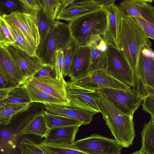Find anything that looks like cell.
<instances>
[{
	"instance_id": "obj_1",
	"label": "cell",
	"mask_w": 154,
	"mask_h": 154,
	"mask_svg": "<svg viewBox=\"0 0 154 154\" xmlns=\"http://www.w3.org/2000/svg\"><path fill=\"white\" fill-rule=\"evenodd\" d=\"M97 91L100 112L111 134L122 148L128 147L132 145L135 136L133 116L121 112L106 96L98 90Z\"/></svg>"
},
{
	"instance_id": "obj_2",
	"label": "cell",
	"mask_w": 154,
	"mask_h": 154,
	"mask_svg": "<svg viewBox=\"0 0 154 154\" xmlns=\"http://www.w3.org/2000/svg\"><path fill=\"white\" fill-rule=\"evenodd\" d=\"M118 48L128 62L133 75L140 54L145 47L152 44L132 18L122 16L118 39Z\"/></svg>"
},
{
	"instance_id": "obj_3",
	"label": "cell",
	"mask_w": 154,
	"mask_h": 154,
	"mask_svg": "<svg viewBox=\"0 0 154 154\" xmlns=\"http://www.w3.org/2000/svg\"><path fill=\"white\" fill-rule=\"evenodd\" d=\"M107 23V12L103 8L76 18L68 24L72 38L79 47H86L104 35Z\"/></svg>"
},
{
	"instance_id": "obj_4",
	"label": "cell",
	"mask_w": 154,
	"mask_h": 154,
	"mask_svg": "<svg viewBox=\"0 0 154 154\" xmlns=\"http://www.w3.org/2000/svg\"><path fill=\"white\" fill-rule=\"evenodd\" d=\"M66 89L69 108L85 110L94 115L100 112L97 90L76 85L71 81L66 82Z\"/></svg>"
},
{
	"instance_id": "obj_5",
	"label": "cell",
	"mask_w": 154,
	"mask_h": 154,
	"mask_svg": "<svg viewBox=\"0 0 154 154\" xmlns=\"http://www.w3.org/2000/svg\"><path fill=\"white\" fill-rule=\"evenodd\" d=\"M133 77L132 89L141 98L154 95V58L141 52Z\"/></svg>"
},
{
	"instance_id": "obj_6",
	"label": "cell",
	"mask_w": 154,
	"mask_h": 154,
	"mask_svg": "<svg viewBox=\"0 0 154 154\" xmlns=\"http://www.w3.org/2000/svg\"><path fill=\"white\" fill-rule=\"evenodd\" d=\"M72 38L69 24L56 20L46 40L42 58L45 64L54 65L56 51L63 50Z\"/></svg>"
},
{
	"instance_id": "obj_7",
	"label": "cell",
	"mask_w": 154,
	"mask_h": 154,
	"mask_svg": "<svg viewBox=\"0 0 154 154\" xmlns=\"http://www.w3.org/2000/svg\"><path fill=\"white\" fill-rule=\"evenodd\" d=\"M105 71L129 87H133V75L128 62L116 46L108 43Z\"/></svg>"
},
{
	"instance_id": "obj_8",
	"label": "cell",
	"mask_w": 154,
	"mask_h": 154,
	"mask_svg": "<svg viewBox=\"0 0 154 154\" xmlns=\"http://www.w3.org/2000/svg\"><path fill=\"white\" fill-rule=\"evenodd\" d=\"M2 47L6 49L22 74L25 83L46 65L38 55L31 56L14 45Z\"/></svg>"
},
{
	"instance_id": "obj_9",
	"label": "cell",
	"mask_w": 154,
	"mask_h": 154,
	"mask_svg": "<svg viewBox=\"0 0 154 154\" xmlns=\"http://www.w3.org/2000/svg\"><path fill=\"white\" fill-rule=\"evenodd\" d=\"M73 144L88 154H121L122 147L115 140L96 134L77 140Z\"/></svg>"
},
{
	"instance_id": "obj_10",
	"label": "cell",
	"mask_w": 154,
	"mask_h": 154,
	"mask_svg": "<svg viewBox=\"0 0 154 154\" xmlns=\"http://www.w3.org/2000/svg\"><path fill=\"white\" fill-rule=\"evenodd\" d=\"M98 90L120 111L128 116H133L143 101V99L132 89L129 91L109 88Z\"/></svg>"
},
{
	"instance_id": "obj_11",
	"label": "cell",
	"mask_w": 154,
	"mask_h": 154,
	"mask_svg": "<svg viewBox=\"0 0 154 154\" xmlns=\"http://www.w3.org/2000/svg\"><path fill=\"white\" fill-rule=\"evenodd\" d=\"M2 17L8 24L19 29L31 44L37 48L40 42V35L37 22L31 15L14 12Z\"/></svg>"
},
{
	"instance_id": "obj_12",
	"label": "cell",
	"mask_w": 154,
	"mask_h": 154,
	"mask_svg": "<svg viewBox=\"0 0 154 154\" xmlns=\"http://www.w3.org/2000/svg\"><path fill=\"white\" fill-rule=\"evenodd\" d=\"M72 82L76 85L97 90L109 88L128 91L131 89V87L103 70L95 71L90 74Z\"/></svg>"
},
{
	"instance_id": "obj_13",
	"label": "cell",
	"mask_w": 154,
	"mask_h": 154,
	"mask_svg": "<svg viewBox=\"0 0 154 154\" xmlns=\"http://www.w3.org/2000/svg\"><path fill=\"white\" fill-rule=\"evenodd\" d=\"M25 83L36 88L64 102L69 106V102L67 97L66 89V82L64 79H57L50 75L33 77Z\"/></svg>"
},
{
	"instance_id": "obj_14",
	"label": "cell",
	"mask_w": 154,
	"mask_h": 154,
	"mask_svg": "<svg viewBox=\"0 0 154 154\" xmlns=\"http://www.w3.org/2000/svg\"><path fill=\"white\" fill-rule=\"evenodd\" d=\"M153 0H125L121 2L118 7L122 16L142 19L154 25Z\"/></svg>"
},
{
	"instance_id": "obj_15",
	"label": "cell",
	"mask_w": 154,
	"mask_h": 154,
	"mask_svg": "<svg viewBox=\"0 0 154 154\" xmlns=\"http://www.w3.org/2000/svg\"><path fill=\"white\" fill-rule=\"evenodd\" d=\"M103 8V6L96 0H72L70 4L60 11L56 20L69 22Z\"/></svg>"
},
{
	"instance_id": "obj_16",
	"label": "cell",
	"mask_w": 154,
	"mask_h": 154,
	"mask_svg": "<svg viewBox=\"0 0 154 154\" xmlns=\"http://www.w3.org/2000/svg\"><path fill=\"white\" fill-rule=\"evenodd\" d=\"M91 49L90 67L88 75L98 70L105 71L108 43L103 36L98 37L88 46Z\"/></svg>"
},
{
	"instance_id": "obj_17",
	"label": "cell",
	"mask_w": 154,
	"mask_h": 154,
	"mask_svg": "<svg viewBox=\"0 0 154 154\" xmlns=\"http://www.w3.org/2000/svg\"><path fill=\"white\" fill-rule=\"evenodd\" d=\"M91 49L88 46L79 47L73 60L68 76L73 81L86 76L90 63Z\"/></svg>"
},
{
	"instance_id": "obj_18",
	"label": "cell",
	"mask_w": 154,
	"mask_h": 154,
	"mask_svg": "<svg viewBox=\"0 0 154 154\" xmlns=\"http://www.w3.org/2000/svg\"><path fill=\"white\" fill-rule=\"evenodd\" d=\"M107 11L108 23L106 30L103 36L108 43L118 47V39L122 16L118 5L115 3L103 7Z\"/></svg>"
},
{
	"instance_id": "obj_19",
	"label": "cell",
	"mask_w": 154,
	"mask_h": 154,
	"mask_svg": "<svg viewBox=\"0 0 154 154\" xmlns=\"http://www.w3.org/2000/svg\"><path fill=\"white\" fill-rule=\"evenodd\" d=\"M0 73L15 85L25 83L22 74L6 49L0 46Z\"/></svg>"
},
{
	"instance_id": "obj_20",
	"label": "cell",
	"mask_w": 154,
	"mask_h": 154,
	"mask_svg": "<svg viewBox=\"0 0 154 154\" xmlns=\"http://www.w3.org/2000/svg\"><path fill=\"white\" fill-rule=\"evenodd\" d=\"M44 105L45 110L49 112L77 120L82 122L83 125L90 123L94 115L91 112L78 109L54 104Z\"/></svg>"
},
{
	"instance_id": "obj_21",
	"label": "cell",
	"mask_w": 154,
	"mask_h": 154,
	"mask_svg": "<svg viewBox=\"0 0 154 154\" xmlns=\"http://www.w3.org/2000/svg\"><path fill=\"white\" fill-rule=\"evenodd\" d=\"M82 125L80 124L51 128L47 137L43 141L73 144L79 129Z\"/></svg>"
},
{
	"instance_id": "obj_22",
	"label": "cell",
	"mask_w": 154,
	"mask_h": 154,
	"mask_svg": "<svg viewBox=\"0 0 154 154\" xmlns=\"http://www.w3.org/2000/svg\"><path fill=\"white\" fill-rule=\"evenodd\" d=\"M55 20H51L43 11L41 10L39 11L37 18V23L40 35V42L36 49V53L42 60L49 31Z\"/></svg>"
},
{
	"instance_id": "obj_23",
	"label": "cell",
	"mask_w": 154,
	"mask_h": 154,
	"mask_svg": "<svg viewBox=\"0 0 154 154\" xmlns=\"http://www.w3.org/2000/svg\"><path fill=\"white\" fill-rule=\"evenodd\" d=\"M39 145L45 154H88L77 149L73 144L43 141Z\"/></svg>"
},
{
	"instance_id": "obj_24",
	"label": "cell",
	"mask_w": 154,
	"mask_h": 154,
	"mask_svg": "<svg viewBox=\"0 0 154 154\" xmlns=\"http://www.w3.org/2000/svg\"><path fill=\"white\" fill-rule=\"evenodd\" d=\"M29 96L31 102L59 105L68 107V105L36 88L25 83L23 85Z\"/></svg>"
},
{
	"instance_id": "obj_25",
	"label": "cell",
	"mask_w": 154,
	"mask_h": 154,
	"mask_svg": "<svg viewBox=\"0 0 154 154\" xmlns=\"http://www.w3.org/2000/svg\"><path fill=\"white\" fill-rule=\"evenodd\" d=\"M50 128L47 123L44 112L35 116L24 129L23 135L33 134L46 138Z\"/></svg>"
},
{
	"instance_id": "obj_26",
	"label": "cell",
	"mask_w": 154,
	"mask_h": 154,
	"mask_svg": "<svg viewBox=\"0 0 154 154\" xmlns=\"http://www.w3.org/2000/svg\"><path fill=\"white\" fill-rule=\"evenodd\" d=\"M142 151L147 154H154V118L151 116L148 123H145L141 133Z\"/></svg>"
},
{
	"instance_id": "obj_27",
	"label": "cell",
	"mask_w": 154,
	"mask_h": 154,
	"mask_svg": "<svg viewBox=\"0 0 154 154\" xmlns=\"http://www.w3.org/2000/svg\"><path fill=\"white\" fill-rule=\"evenodd\" d=\"M7 23L15 41L13 45L18 47L31 56L37 55V48L31 44L21 31L18 28Z\"/></svg>"
},
{
	"instance_id": "obj_28",
	"label": "cell",
	"mask_w": 154,
	"mask_h": 154,
	"mask_svg": "<svg viewBox=\"0 0 154 154\" xmlns=\"http://www.w3.org/2000/svg\"><path fill=\"white\" fill-rule=\"evenodd\" d=\"M30 103L8 104L0 107V125L8 124L14 116L27 108Z\"/></svg>"
},
{
	"instance_id": "obj_29",
	"label": "cell",
	"mask_w": 154,
	"mask_h": 154,
	"mask_svg": "<svg viewBox=\"0 0 154 154\" xmlns=\"http://www.w3.org/2000/svg\"><path fill=\"white\" fill-rule=\"evenodd\" d=\"M44 113L48 126L50 129L80 124L83 125L82 122L77 120L53 114L46 110H45Z\"/></svg>"
},
{
	"instance_id": "obj_30",
	"label": "cell",
	"mask_w": 154,
	"mask_h": 154,
	"mask_svg": "<svg viewBox=\"0 0 154 154\" xmlns=\"http://www.w3.org/2000/svg\"><path fill=\"white\" fill-rule=\"evenodd\" d=\"M31 103L28 94L22 85L12 90L6 99L0 102V107L8 104Z\"/></svg>"
},
{
	"instance_id": "obj_31",
	"label": "cell",
	"mask_w": 154,
	"mask_h": 154,
	"mask_svg": "<svg viewBox=\"0 0 154 154\" xmlns=\"http://www.w3.org/2000/svg\"><path fill=\"white\" fill-rule=\"evenodd\" d=\"M79 46L72 38L63 49L64 67L63 76H68L72 63Z\"/></svg>"
},
{
	"instance_id": "obj_32",
	"label": "cell",
	"mask_w": 154,
	"mask_h": 154,
	"mask_svg": "<svg viewBox=\"0 0 154 154\" xmlns=\"http://www.w3.org/2000/svg\"><path fill=\"white\" fill-rule=\"evenodd\" d=\"M41 10L52 20H55L62 7L61 0H39Z\"/></svg>"
},
{
	"instance_id": "obj_33",
	"label": "cell",
	"mask_w": 154,
	"mask_h": 154,
	"mask_svg": "<svg viewBox=\"0 0 154 154\" xmlns=\"http://www.w3.org/2000/svg\"><path fill=\"white\" fill-rule=\"evenodd\" d=\"M14 12L26 13L20 0H0V16Z\"/></svg>"
},
{
	"instance_id": "obj_34",
	"label": "cell",
	"mask_w": 154,
	"mask_h": 154,
	"mask_svg": "<svg viewBox=\"0 0 154 154\" xmlns=\"http://www.w3.org/2000/svg\"><path fill=\"white\" fill-rule=\"evenodd\" d=\"M15 41L7 23L0 16V46L14 45Z\"/></svg>"
},
{
	"instance_id": "obj_35",
	"label": "cell",
	"mask_w": 154,
	"mask_h": 154,
	"mask_svg": "<svg viewBox=\"0 0 154 154\" xmlns=\"http://www.w3.org/2000/svg\"><path fill=\"white\" fill-rule=\"evenodd\" d=\"M20 154H45L39 144L29 138L23 139L18 145Z\"/></svg>"
},
{
	"instance_id": "obj_36",
	"label": "cell",
	"mask_w": 154,
	"mask_h": 154,
	"mask_svg": "<svg viewBox=\"0 0 154 154\" xmlns=\"http://www.w3.org/2000/svg\"><path fill=\"white\" fill-rule=\"evenodd\" d=\"M54 66L55 78L59 80L64 79V55L63 51L62 49H59L56 52Z\"/></svg>"
},
{
	"instance_id": "obj_37",
	"label": "cell",
	"mask_w": 154,
	"mask_h": 154,
	"mask_svg": "<svg viewBox=\"0 0 154 154\" xmlns=\"http://www.w3.org/2000/svg\"><path fill=\"white\" fill-rule=\"evenodd\" d=\"M24 8L26 13L31 15L37 22L38 14L41 10L39 0H20Z\"/></svg>"
},
{
	"instance_id": "obj_38",
	"label": "cell",
	"mask_w": 154,
	"mask_h": 154,
	"mask_svg": "<svg viewBox=\"0 0 154 154\" xmlns=\"http://www.w3.org/2000/svg\"><path fill=\"white\" fill-rule=\"evenodd\" d=\"M132 18L148 38L154 40V25L139 18Z\"/></svg>"
},
{
	"instance_id": "obj_39",
	"label": "cell",
	"mask_w": 154,
	"mask_h": 154,
	"mask_svg": "<svg viewBox=\"0 0 154 154\" xmlns=\"http://www.w3.org/2000/svg\"><path fill=\"white\" fill-rule=\"evenodd\" d=\"M142 106L143 110L149 114L154 118V95L144 98Z\"/></svg>"
},
{
	"instance_id": "obj_40",
	"label": "cell",
	"mask_w": 154,
	"mask_h": 154,
	"mask_svg": "<svg viewBox=\"0 0 154 154\" xmlns=\"http://www.w3.org/2000/svg\"><path fill=\"white\" fill-rule=\"evenodd\" d=\"M53 73H55L54 65H46L38 72L34 77H38L51 75Z\"/></svg>"
},
{
	"instance_id": "obj_41",
	"label": "cell",
	"mask_w": 154,
	"mask_h": 154,
	"mask_svg": "<svg viewBox=\"0 0 154 154\" xmlns=\"http://www.w3.org/2000/svg\"><path fill=\"white\" fill-rule=\"evenodd\" d=\"M20 86V85H17L5 88H0V102L6 99L12 90Z\"/></svg>"
},
{
	"instance_id": "obj_42",
	"label": "cell",
	"mask_w": 154,
	"mask_h": 154,
	"mask_svg": "<svg viewBox=\"0 0 154 154\" xmlns=\"http://www.w3.org/2000/svg\"><path fill=\"white\" fill-rule=\"evenodd\" d=\"M16 86L10 82L4 76L0 73V88Z\"/></svg>"
},
{
	"instance_id": "obj_43",
	"label": "cell",
	"mask_w": 154,
	"mask_h": 154,
	"mask_svg": "<svg viewBox=\"0 0 154 154\" xmlns=\"http://www.w3.org/2000/svg\"><path fill=\"white\" fill-rule=\"evenodd\" d=\"M141 53L146 57L154 58V52L152 47H145L142 49Z\"/></svg>"
},
{
	"instance_id": "obj_44",
	"label": "cell",
	"mask_w": 154,
	"mask_h": 154,
	"mask_svg": "<svg viewBox=\"0 0 154 154\" xmlns=\"http://www.w3.org/2000/svg\"><path fill=\"white\" fill-rule=\"evenodd\" d=\"M96 1L103 7L109 6L115 3L116 0H96Z\"/></svg>"
},
{
	"instance_id": "obj_45",
	"label": "cell",
	"mask_w": 154,
	"mask_h": 154,
	"mask_svg": "<svg viewBox=\"0 0 154 154\" xmlns=\"http://www.w3.org/2000/svg\"><path fill=\"white\" fill-rule=\"evenodd\" d=\"M131 154H147L145 152L142 151L141 149H140L138 151H136L132 153Z\"/></svg>"
}]
</instances>
